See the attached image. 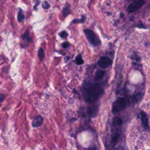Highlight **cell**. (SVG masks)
Wrapping results in <instances>:
<instances>
[{
	"label": "cell",
	"instance_id": "1",
	"mask_svg": "<svg viewBox=\"0 0 150 150\" xmlns=\"http://www.w3.org/2000/svg\"><path fill=\"white\" fill-rule=\"evenodd\" d=\"M103 93V89L98 85H89L82 89L84 99L87 102H93L97 100Z\"/></svg>",
	"mask_w": 150,
	"mask_h": 150
},
{
	"label": "cell",
	"instance_id": "2",
	"mask_svg": "<svg viewBox=\"0 0 150 150\" xmlns=\"http://www.w3.org/2000/svg\"><path fill=\"white\" fill-rule=\"evenodd\" d=\"M83 31L86 39L91 45L94 46V47H97L101 44L100 39L93 31L89 29H85Z\"/></svg>",
	"mask_w": 150,
	"mask_h": 150
},
{
	"label": "cell",
	"instance_id": "3",
	"mask_svg": "<svg viewBox=\"0 0 150 150\" xmlns=\"http://www.w3.org/2000/svg\"><path fill=\"white\" fill-rule=\"evenodd\" d=\"M127 106V101L124 97H119L113 103L112 106V113L116 114L123 110Z\"/></svg>",
	"mask_w": 150,
	"mask_h": 150
},
{
	"label": "cell",
	"instance_id": "4",
	"mask_svg": "<svg viewBox=\"0 0 150 150\" xmlns=\"http://www.w3.org/2000/svg\"><path fill=\"white\" fill-rule=\"evenodd\" d=\"M113 63L112 60L109 57L102 56L99 59L97 64L102 69H106L110 66Z\"/></svg>",
	"mask_w": 150,
	"mask_h": 150
},
{
	"label": "cell",
	"instance_id": "5",
	"mask_svg": "<svg viewBox=\"0 0 150 150\" xmlns=\"http://www.w3.org/2000/svg\"><path fill=\"white\" fill-rule=\"evenodd\" d=\"M144 4V1H137L130 4L127 7V11L130 13L138 11Z\"/></svg>",
	"mask_w": 150,
	"mask_h": 150
},
{
	"label": "cell",
	"instance_id": "6",
	"mask_svg": "<svg viewBox=\"0 0 150 150\" xmlns=\"http://www.w3.org/2000/svg\"><path fill=\"white\" fill-rule=\"evenodd\" d=\"M43 121V117L41 116V115H38V116L34 117V118L33 119L32 122V126L33 127H35V128L39 127L42 124Z\"/></svg>",
	"mask_w": 150,
	"mask_h": 150
},
{
	"label": "cell",
	"instance_id": "7",
	"mask_svg": "<svg viewBox=\"0 0 150 150\" xmlns=\"http://www.w3.org/2000/svg\"><path fill=\"white\" fill-rule=\"evenodd\" d=\"M140 115H141V120L143 127L144 128V129L147 130H149V124H148V119L147 114L144 111H142L140 113Z\"/></svg>",
	"mask_w": 150,
	"mask_h": 150
},
{
	"label": "cell",
	"instance_id": "8",
	"mask_svg": "<svg viewBox=\"0 0 150 150\" xmlns=\"http://www.w3.org/2000/svg\"><path fill=\"white\" fill-rule=\"evenodd\" d=\"M21 38L22 40H24L26 42L29 43L31 42V37L29 36V32L28 30L25 31V32L24 34L22 35Z\"/></svg>",
	"mask_w": 150,
	"mask_h": 150
},
{
	"label": "cell",
	"instance_id": "9",
	"mask_svg": "<svg viewBox=\"0 0 150 150\" xmlns=\"http://www.w3.org/2000/svg\"><path fill=\"white\" fill-rule=\"evenodd\" d=\"M106 74V72L103 70H98L95 73V78L97 80H100L103 78Z\"/></svg>",
	"mask_w": 150,
	"mask_h": 150
},
{
	"label": "cell",
	"instance_id": "10",
	"mask_svg": "<svg viewBox=\"0 0 150 150\" xmlns=\"http://www.w3.org/2000/svg\"><path fill=\"white\" fill-rule=\"evenodd\" d=\"M17 19L19 22H23L25 20V15L24 14H23L22 11L21 9H19L17 15Z\"/></svg>",
	"mask_w": 150,
	"mask_h": 150
},
{
	"label": "cell",
	"instance_id": "11",
	"mask_svg": "<svg viewBox=\"0 0 150 150\" xmlns=\"http://www.w3.org/2000/svg\"><path fill=\"white\" fill-rule=\"evenodd\" d=\"M75 62L77 65H82L84 63V61L82 59V57L81 55L79 54V55L77 56V57H76V59L75 60Z\"/></svg>",
	"mask_w": 150,
	"mask_h": 150
},
{
	"label": "cell",
	"instance_id": "12",
	"mask_svg": "<svg viewBox=\"0 0 150 150\" xmlns=\"http://www.w3.org/2000/svg\"><path fill=\"white\" fill-rule=\"evenodd\" d=\"M38 58L41 62L43 61L44 57H45V53H44V51L42 48H39L38 49Z\"/></svg>",
	"mask_w": 150,
	"mask_h": 150
},
{
	"label": "cell",
	"instance_id": "13",
	"mask_svg": "<svg viewBox=\"0 0 150 150\" xmlns=\"http://www.w3.org/2000/svg\"><path fill=\"white\" fill-rule=\"evenodd\" d=\"M71 12V10H70V7H69V5H67L66 6H65L63 8V15L64 17H66V16H67L69 13Z\"/></svg>",
	"mask_w": 150,
	"mask_h": 150
},
{
	"label": "cell",
	"instance_id": "14",
	"mask_svg": "<svg viewBox=\"0 0 150 150\" xmlns=\"http://www.w3.org/2000/svg\"><path fill=\"white\" fill-rule=\"evenodd\" d=\"M143 96V94L142 93H137L136 95H135L133 97V99L135 103H138L139 101H141V100L142 99Z\"/></svg>",
	"mask_w": 150,
	"mask_h": 150
},
{
	"label": "cell",
	"instance_id": "15",
	"mask_svg": "<svg viewBox=\"0 0 150 150\" xmlns=\"http://www.w3.org/2000/svg\"><path fill=\"white\" fill-rule=\"evenodd\" d=\"M113 123L115 125H121L123 123V121L120 117H116V118H114L113 120Z\"/></svg>",
	"mask_w": 150,
	"mask_h": 150
},
{
	"label": "cell",
	"instance_id": "16",
	"mask_svg": "<svg viewBox=\"0 0 150 150\" xmlns=\"http://www.w3.org/2000/svg\"><path fill=\"white\" fill-rule=\"evenodd\" d=\"M85 19H86L85 15H82L81 19H74V20L72 21V22H73V23H82V22H83L85 21Z\"/></svg>",
	"mask_w": 150,
	"mask_h": 150
},
{
	"label": "cell",
	"instance_id": "17",
	"mask_svg": "<svg viewBox=\"0 0 150 150\" xmlns=\"http://www.w3.org/2000/svg\"><path fill=\"white\" fill-rule=\"evenodd\" d=\"M59 37H61L62 38H67L68 37V33H67V32L66 31H62V32H61L59 33Z\"/></svg>",
	"mask_w": 150,
	"mask_h": 150
},
{
	"label": "cell",
	"instance_id": "18",
	"mask_svg": "<svg viewBox=\"0 0 150 150\" xmlns=\"http://www.w3.org/2000/svg\"><path fill=\"white\" fill-rule=\"evenodd\" d=\"M119 135L118 134H114L113 137V138H112V140H113V142L114 143H116L119 140Z\"/></svg>",
	"mask_w": 150,
	"mask_h": 150
},
{
	"label": "cell",
	"instance_id": "19",
	"mask_svg": "<svg viewBox=\"0 0 150 150\" xmlns=\"http://www.w3.org/2000/svg\"><path fill=\"white\" fill-rule=\"evenodd\" d=\"M51 7L50 4L47 2V1H45L42 4V8L43 9H47L48 8H49Z\"/></svg>",
	"mask_w": 150,
	"mask_h": 150
},
{
	"label": "cell",
	"instance_id": "20",
	"mask_svg": "<svg viewBox=\"0 0 150 150\" xmlns=\"http://www.w3.org/2000/svg\"><path fill=\"white\" fill-rule=\"evenodd\" d=\"M62 47H63V48L66 49V48H67L69 47V43L68 42H64L63 43H62Z\"/></svg>",
	"mask_w": 150,
	"mask_h": 150
},
{
	"label": "cell",
	"instance_id": "21",
	"mask_svg": "<svg viewBox=\"0 0 150 150\" xmlns=\"http://www.w3.org/2000/svg\"><path fill=\"white\" fill-rule=\"evenodd\" d=\"M5 99V96L3 94H0V102H2Z\"/></svg>",
	"mask_w": 150,
	"mask_h": 150
},
{
	"label": "cell",
	"instance_id": "22",
	"mask_svg": "<svg viewBox=\"0 0 150 150\" xmlns=\"http://www.w3.org/2000/svg\"><path fill=\"white\" fill-rule=\"evenodd\" d=\"M39 3V1H37V4H35V7H34V9H37V7Z\"/></svg>",
	"mask_w": 150,
	"mask_h": 150
}]
</instances>
